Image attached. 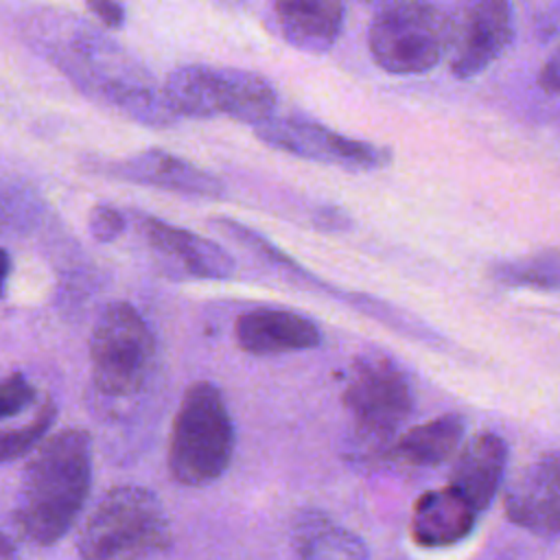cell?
I'll return each instance as SVG.
<instances>
[{
  "mask_svg": "<svg viewBox=\"0 0 560 560\" xmlns=\"http://www.w3.org/2000/svg\"><path fill=\"white\" fill-rule=\"evenodd\" d=\"M35 42L85 96L144 127L162 129L177 122L147 68L90 24L77 18L52 20L48 33L37 35Z\"/></svg>",
  "mask_w": 560,
  "mask_h": 560,
  "instance_id": "cell-1",
  "label": "cell"
},
{
  "mask_svg": "<svg viewBox=\"0 0 560 560\" xmlns=\"http://www.w3.org/2000/svg\"><path fill=\"white\" fill-rule=\"evenodd\" d=\"M92 483V442L81 429L46 438L24 468L18 523L37 545H55L77 523Z\"/></svg>",
  "mask_w": 560,
  "mask_h": 560,
  "instance_id": "cell-2",
  "label": "cell"
},
{
  "mask_svg": "<svg viewBox=\"0 0 560 560\" xmlns=\"http://www.w3.org/2000/svg\"><path fill=\"white\" fill-rule=\"evenodd\" d=\"M168 545V516L160 499L142 486H114L77 536L81 560H144Z\"/></svg>",
  "mask_w": 560,
  "mask_h": 560,
  "instance_id": "cell-3",
  "label": "cell"
},
{
  "mask_svg": "<svg viewBox=\"0 0 560 560\" xmlns=\"http://www.w3.org/2000/svg\"><path fill=\"white\" fill-rule=\"evenodd\" d=\"M234 453V424L221 389L195 381L182 396L168 442V470L182 486L201 488L217 481Z\"/></svg>",
  "mask_w": 560,
  "mask_h": 560,
  "instance_id": "cell-4",
  "label": "cell"
},
{
  "mask_svg": "<svg viewBox=\"0 0 560 560\" xmlns=\"http://www.w3.org/2000/svg\"><path fill=\"white\" fill-rule=\"evenodd\" d=\"M162 92L177 118L228 116L256 127L276 116L278 107L273 83L258 72L241 68L179 66L168 72Z\"/></svg>",
  "mask_w": 560,
  "mask_h": 560,
  "instance_id": "cell-5",
  "label": "cell"
},
{
  "mask_svg": "<svg viewBox=\"0 0 560 560\" xmlns=\"http://www.w3.org/2000/svg\"><path fill=\"white\" fill-rule=\"evenodd\" d=\"M448 37L451 13L438 0H385L370 20L368 48L389 74H424L446 57Z\"/></svg>",
  "mask_w": 560,
  "mask_h": 560,
  "instance_id": "cell-6",
  "label": "cell"
},
{
  "mask_svg": "<svg viewBox=\"0 0 560 560\" xmlns=\"http://www.w3.org/2000/svg\"><path fill=\"white\" fill-rule=\"evenodd\" d=\"M341 402L354 433L370 451H385L413 409V392L405 370L383 352H365L352 361Z\"/></svg>",
  "mask_w": 560,
  "mask_h": 560,
  "instance_id": "cell-7",
  "label": "cell"
},
{
  "mask_svg": "<svg viewBox=\"0 0 560 560\" xmlns=\"http://www.w3.org/2000/svg\"><path fill=\"white\" fill-rule=\"evenodd\" d=\"M92 378L112 398L136 396L155 363V339L144 317L129 302L107 304L90 337Z\"/></svg>",
  "mask_w": 560,
  "mask_h": 560,
  "instance_id": "cell-8",
  "label": "cell"
},
{
  "mask_svg": "<svg viewBox=\"0 0 560 560\" xmlns=\"http://www.w3.org/2000/svg\"><path fill=\"white\" fill-rule=\"evenodd\" d=\"M254 136L289 155L348 171H378L392 162L387 147L348 138L304 116H271L254 127Z\"/></svg>",
  "mask_w": 560,
  "mask_h": 560,
  "instance_id": "cell-9",
  "label": "cell"
},
{
  "mask_svg": "<svg viewBox=\"0 0 560 560\" xmlns=\"http://www.w3.org/2000/svg\"><path fill=\"white\" fill-rule=\"evenodd\" d=\"M451 13L448 70L468 81L486 72L512 44V0H457Z\"/></svg>",
  "mask_w": 560,
  "mask_h": 560,
  "instance_id": "cell-10",
  "label": "cell"
},
{
  "mask_svg": "<svg viewBox=\"0 0 560 560\" xmlns=\"http://www.w3.org/2000/svg\"><path fill=\"white\" fill-rule=\"evenodd\" d=\"M505 516L529 534L560 536V453H542L529 462L503 497Z\"/></svg>",
  "mask_w": 560,
  "mask_h": 560,
  "instance_id": "cell-11",
  "label": "cell"
},
{
  "mask_svg": "<svg viewBox=\"0 0 560 560\" xmlns=\"http://www.w3.org/2000/svg\"><path fill=\"white\" fill-rule=\"evenodd\" d=\"M105 171L118 179L155 186L177 195L208 199H219L225 195V186L219 177L162 149H147L131 158L109 162Z\"/></svg>",
  "mask_w": 560,
  "mask_h": 560,
  "instance_id": "cell-12",
  "label": "cell"
},
{
  "mask_svg": "<svg viewBox=\"0 0 560 560\" xmlns=\"http://www.w3.org/2000/svg\"><path fill=\"white\" fill-rule=\"evenodd\" d=\"M271 26L280 39L302 52L324 55L343 33V0H269Z\"/></svg>",
  "mask_w": 560,
  "mask_h": 560,
  "instance_id": "cell-13",
  "label": "cell"
},
{
  "mask_svg": "<svg viewBox=\"0 0 560 560\" xmlns=\"http://www.w3.org/2000/svg\"><path fill=\"white\" fill-rule=\"evenodd\" d=\"M234 337L243 352L256 357L311 350L322 343L319 326L295 311L254 308L238 315Z\"/></svg>",
  "mask_w": 560,
  "mask_h": 560,
  "instance_id": "cell-14",
  "label": "cell"
},
{
  "mask_svg": "<svg viewBox=\"0 0 560 560\" xmlns=\"http://www.w3.org/2000/svg\"><path fill=\"white\" fill-rule=\"evenodd\" d=\"M508 464V444L501 435L481 431L464 442L455 455L448 488L462 494L477 512H483L501 486Z\"/></svg>",
  "mask_w": 560,
  "mask_h": 560,
  "instance_id": "cell-15",
  "label": "cell"
},
{
  "mask_svg": "<svg viewBox=\"0 0 560 560\" xmlns=\"http://www.w3.org/2000/svg\"><path fill=\"white\" fill-rule=\"evenodd\" d=\"M142 232L149 245L171 258L182 271L203 280H225L234 276V258L219 243L164 223L155 217L142 219Z\"/></svg>",
  "mask_w": 560,
  "mask_h": 560,
  "instance_id": "cell-16",
  "label": "cell"
},
{
  "mask_svg": "<svg viewBox=\"0 0 560 560\" xmlns=\"http://www.w3.org/2000/svg\"><path fill=\"white\" fill-rule=\"evenodd\" d=\"M477 514L453 488L429 490L413 505L409 532L420 547H448L470 534Z\"/></svg>",
  "mask_w": 560,
  "mask_h": 560,
  "instance_id": "cell-17",
  "label": "cell"
},
{
  "mask_svg": "<svg viewBox=\"0 0 560 560\" xmlns=\"http://www.w3.org/2000/svg\"><path fill=\"white\" fill-rule=\"evenodd\" d=\"M464 429H466V422L462 416L444 413L405 431L389 451L394 459L407 466H416V468L438 466L459 451V444L464 440Z\"/></svg>",
  "mask_w": 560,
  "mask_h": 560,
  "instance_id": "cell-18",
  "label": "cell"
},
{
  "mask_svg": "<svg viewBox=\"0 0 560 560\" xmlns=\"http://www.w3.org/2000/svg\"><path fill=\"white\" fill-rule=\"evenodd\" d=\"M295 560H368V549L357 534L306 518L295 534Z\"/></svg>",
  "mask_w": 560,
  "mask_h": 560,
  "instance_id": "cell-19",
  "label": "cell"
},
{
  "mask_svg": "<svg viewBox=\"0 0 560 560\" xmlns=\"http://www.w3.org/2000/svg\"><path fill=\"white\" fill-rule=\"evenodd\" d=\"M490 276L505 287H529L560 293V249H542L527 258L499 260Z\"/></svg>",
  "mask_w": 560,
  "mask_h": 560,
  "instance_id": "cell-20",
  "label": "cell"
},
{
  "mask_svg": "<svg viewBox=\"0 0 560 560\" xmlns=\"http://www.w3.org/2000/svg\"><path fill=\"white\" fill-rule=\"evenodd\" d=\"M55 416H57L55 402L44 400L37 407L35 416L26 424L13 427V429H2L0 431V464L15 462L18 457H24L33 448H37L46 440V433L50 431Z\"/></svg>",
  "mask_w": 560,
  "mask_h": 560,
  "instance_id": "cell-21",
  "label": "cell"
},
{
  "mask_svg": "<svg viewBox=\"0 0 560 560\" xmlns=\"http://www.w3.org/2000/svg\"><path fill=\"white\" fill-rule=\"evenodd\" d=\"M35 400V387L20 374L11 372L0 376V420L13 418L31 407Z\"/></svg>",
  "mask_w": 560,
  "mask_h": 560,
  "instance_id": "cell-22",
  "label": "cell"
},
{
  "mask_svg": "<svg viewBox=\"0 0 560 560\" xmlns=\"http://www.w3.org/2000/svg\"><path fill=\"white\" fill-rule=\"evenodd\" d=\"M125 214L107 203H98L90 210V219H88V228L90 234L94 236V241L98 243H112L120 236V232L125 230Z\"/></svg>",
  "mask_w": 560,
  "mask_h": 560,
  "instance_id": "cell-23",
  "label": "cell"
},
{
  "mask_svg": "<svg viewBox=\"0 0 560 560\" xmlns=\"http://www.w3.org/2000/svg\"><path fill=\"white\" fill-rule=\"evenodd\" d=\"M85 7L107 28H120L127 20L125 7L118 0H85Z\"/></svg>",
  "mask_w": 560,
  "mask_h": 560,
  "instance_id": "cell-24",
  "label": "cell"
},
{
  "mask_svg": "<svg viewBox=\"0 0 560 560\" xmlns=\"http://www.w3.org/2000/svg\"><path fill=\"white\" fill-rule=\"evenodd\" d=\"M538 85L547 92V94H556L560 96V50L547 59V63L540 68L538 72Z\"/></svg>",
  "mask_w": 560,
  "mask_h": 560,
  "instance_id": "cell-25",
  "label": "cell"
},
{
  "mask_svg": "<svg viewBox=\"0 0 560 560\" xmlns=\"http://www.w3.org/2000/svg\"><path fill=\"white\" fill-rule=\"evenodd\" d=\"M315 223H317L322 230L339 232V230H346V228H348L350 217H348L341 208L324 206V208H319V212L315 214Z\"/></svg>",
  "mask_w": 560,
  "mask_h": 560,
  "instance_id": "cell-26",
  "label": "cell"
},
{
  "mask_svg": "<svg viewBox=\"0 0 560 560\" xmlns=\"http://www.w3.org/2000/svg\"><path fill=\"white\" fill-rule=\"evenodd\" d=\"M11 273V256L7 249L0 247V295L4 293V284H7V278Z\"/></svg>",
  "mask_w": 560,
  "mask_h": 560,
  "instance_id": "cell-27",
  "label": "cell"
},
{
  "mask_svg": "<svg viewBox=\"0 0 560 560\" xmlns=\"http://www.w3.org/2000/svg\"><path fill=\"white\" fill-rule=\"evenodd\" d=\"M225 2H238V0H225Z\"/></svg>",
  "mask_w": 560,
  "mask_h": 560,
  "instance_id": "cell-28",
  "label": "cell"
}]
</instances>
